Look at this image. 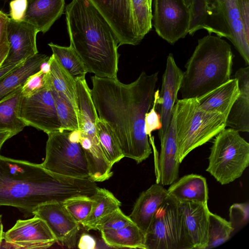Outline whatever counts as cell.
<instances>
[{
    "label": "cell",
    "mask_w": 249,
    "mask_h": 249,
    "mask_svg": "<svg viewBox=\"0 0 249 249\" xmlns=\"http://www.w3.org/2000/svg\"><path fill=\"white\" fill-rule=\"evenodd\" d=\"M90 89L99 118L112 128L124 157L138 163L152 153L148 136L144 130L146 113L153 105L158 72L144 71L129 84L117 78L91 77Z\"/></svg>",
    "instance_id": "cell-1"
},
{
    "label": "cell",
    "mask_w": 249,
    "mask_h": 249,
    "mask_svg": "<svg viewBox=\"0 0 249 249\" xmlns=\"http://www.w3.org/2000/svg\"><path fill=\"white\" fill-rule=\"evenodd\" d=\"M98 186L90 178L80 179L53 173L41 164L0 154V206L17 208L32 214L39 206L63 202L76 196H91Z\"/></svg>",
    "instance_id": "cell-2"
},
{
    "label": "cell",
    "mask_w": 249,
    "mask_h": 249,
    "mask_svg": "<svg viewBox=\"0 0 249 249\" xmlns=\"http://www.w3.org/2000/svg\"><path fill=\"white\" fill-rule=\"evenodd\" d=\"M65 12L70 46L88 72L117 78L119 42L108 22L88 0H72Z\"/></svg>",
    "instance_id": "cell-3"
},
{
    "label": "cell",
    "mask_w": 249,
    "mask_h": 249,
    "mask_svg": "<svg viewBox=\"0 0 249 249\" xmlns=\"http://www.w3.org/2000/svg\"><path fill=\"white\" fill-rule=\"evenodd\" d=\"M233 58L231 45L222 37L209 34L199 39L183 72L182 99L197 98L229 81Z\"/></svg>",
    "instance_id": "cell-4"
},
{
    "label": "cell",
    "mask_w": 249,
    "mask_h": 249,
    "mask_svg": "<svg viewBox=\"0 0 249 249\" xmlns=\"http://www.w3.org/2000/svg\"><path fill=\"white\" fill-rule=\"evenodd\" d=\"M175 111L176 159L180 164L192 150L209 142L226 127L225 116L203 110L196 98L178 100Z\"/></svg>",
    "instance_id": "cell-5"
},
{
    "label": "cell",
    "mask_w": 249,
    "mask_h": 249,
    "mask_svg": "<svg viewBox=\"0 0 249 249\" xmlns=\"http://www.w3.org/2000/svg\"><path fill=\"white\" fill-rule=\"evenodd\" d=\"M206 171L221 184L231 183L242 175L249 165V143L237 131L224 128L211 148Z\"/></svg>",
    "instance_id": "cell-6"
},
{
    "label": "cell",
    "mask_w": 249,
    "mask_h": 249,
    "mask_svg": "<svg viewBox=\"0 0 249 249\" xmlns=\"http://www.w3.org/2000/svg\"><path fill=\"white\" fill-rule=\"evenodd\" d=\"M70 131L64 130L48 134L45 158L41 164L55 174L80 179L90 178L84 151L80 143L69 141Z\"/></svg>",
    "instance_id": "cell-7"
},
{
    "label": "cell",
    "mask_w": 249,
    "mask_h": 249,
    "mask_svg": "<svg viewBox=\"0 0 249 249\" xmlns=\"http://www.w3.org/2000/svg\"><path fill=\"white\" fill-rule=\"evenodd\" d=\"M179 205L169 196L157 210L145 233L146 249H183Z\"/></svg>",
    "instance_id": "cell-8"
},
{
    "label": "cell",
    "mask_w": 249,
    "mask_h": 249,
    "mask_svg": "<svg viewBox=\"0 0 249 249\" xmlns=\"http://www.w3.org/2000/svg\"><path fill=\"white\" fill-rule=\"evenodd\" d=\"M153 26L157 34L171 44L188 34L190 9L183 0H154Z\"/></svg>",
    "instance_id": "cell-9"
},
{
    "label": "cell",
    "mask_w": 249,
    "mask_h": 249,
    "mask_svg": "<svg viewBox=\"0 0 249 249\" xmlns=\"http://www.w3.org/2000/svg\"><path fill=\"white\" fill-rule=\"evenodd\" d=\"M19 117L27 126L47 134L61 130V124L51 89L46 87L29 97L22 96Z\"/></svg>",
    "instance_id": "cell-10"
},
{
    "label": "cell",
    "mask_w": 249,
    "mask_h": 249,
    "mask_svg": "<svg viewBox=\"0 0 249 249\" xmlns=\"http://www.w3.org/2000/svg\"><path fill=\"white\" fill-rule=\"evenodd\" d=\"M108 22L119 46L136 45L139 38L133 17L131 0H88Z\"/></svg>",
    "instance_id": "cell-11"
},
{
    "label": "cell",
    "mask_w": 249,
    "mask_h": 249,
    "mask_svg": "<svg viewBox=\"0 0 249 249\" xmlns=\"http://www.w3.org/2000/svg\"><path fill=\"white\" fill-rule=\"evenodd\" d=\"M183 249H206L208 241L207 204L179 202Z\"/></svg>",
    "instance_id": "cell-12"
},
{
    "label": "cell",
    "mask_w": 249,
    "mask_h": 249,
    "mask_svg": "<svg viewBox=\"0 0 249 249\" xmlns=\"http://www.w3.org/2000/svg\"><path fill=\"white\" fill-rule=\"evenodd\" d=\"M7 247L14 249H46L56 240L42 219L34 215L26 220H18L14 226L4 233Z\"/></svg>",
    "instance_id": "cell-13"
},
{
    "label": "cell",
    "mask_w": 249,
    "mask_h": 249,
    "mask_svg": "<svg viewBox=\"0 0 249 249\" xmlns=\"http://www.w3.org/2000/svg\"><path fill=\"white\" fill-rule=\"evenodd\" d=\"M189 9V34L205 29L210 35L214 33L230 40L222 0H193Z\"/></svg>",
    "instance_id": "cell-14"
},
{
    "label": "cell",
    "mask_w": 249,
    "mask_h": 249,
    "mask_svg": "<svg viewBox=\"0 0 249 249\" xmlns=\"http://www.w3.org/2000/svg\"><path fill=\"white\" fill-rule=\"evenodd\" d=\"M32 214L45 221L56 242L69 248L75 246L80 224L68 212L62 202L41 205L34 211Z\"/></svg>",
    "instance_id": "cell-15"
},
{
    "label": "cell",
    "mask_w": 249,
    "mask_h": 249,
    "mask_svg": "<svg viewBox=\"0 0 249 249\" xmlns=\"http://www.w3.org/2000/svg\"><path fill=\"white\" fill-rule=\"evenodd\" d=\"M7 33L10 50L1 67L21 63L38 53L36 43L38 31L33 25L9 17Z\"/></svg>",
    "instance_id": "cell-16"
},
{
    "label": "cell",
    "mask_w": 249,
    "mask_h": 249,
    "mask_svg": "<svg viewBox=\"0 0 249 249\" xmlns=\"http://www.w3.org/2000/svg\"><path fill=\"white\" fill-rule=\"evenodd\" d=\"M182 76L183 71L177 65L172 53H170L167 57L158 100L161 122V127L159 130V139L164 136L169 126Z\"/></svg>",
    "instance_id": "cell-17"
},
{
    "label": "cell",
    "mask_w": 249,
    "mask_h": 249,
    "mask_svg": "<svg viewBox=\"0 0 249 249\" xmlns=\"http://www.w3.org/2000/svg\"><path fill=\"white\" fill-rule=\"evenodd\" d=\"M160 140L161 149L156 172V183L162 186L169 185L178 179L180 165L176 159L177 142L175 106L169 126Z\"/></svg>",
    "instance_id": "cell-18"
},
{
    "label": "cell",
    "mask_w": 249,
    "mask_h": 249,
    "mask_svg": "<svg viewBox=\"0 0 249 249\" xmlns=\"http://www.w3.org/2000/svg\"><path fill=\"white\" fill-rule=\"evenodd\" d=\"M168 196L163 186L157 183L152 185L140 194L129 217L145 234L156 211Z\"/></svg>",
    "instance_id": "cell-19"
},
{
    "label": "cell",
    "mask_w": 249,
    "mask_h": 249,
    "mask_svg": "<svg viewBox=\"0 0 249 249\" xmlns=\"http://www.w3.org/2000/svg\"><path fill=\"white\" fill-rule=\"evenodd\" d=\"M238 80L240 94L227 116L226 127L238 132H249V67L238 70L234 75Z\"/></svg>",
    "instance_id": "cell-20"
},
{
    "label": "cell",
    "mask_w": 249,
    "mask_h": 249,
    "mask_svg": "<svg viewBox=\"0 0 249 249\" xmlns=\"http://www.w3.org/2000/svg\"><path fill=\"white\" fill-rule=\"evenodd\" d=\"M239 94L238 80L234 77L196 99L199 107L203 110L220 113L227 118Z\"/></svg>",
    "instance_id": "cell-21"
},
{
    "label": "cell",
    "mask_w": 249,
    "mask_h": 249,
    "mask_svg": "<svg viewBox=\"0 0 249 249\" xmlns=\"http://www.w3.org/2000/svg\"><path fill=\"white\" fill-rule=\"evenodd\" d=\"M65 0H28L23 21L46 33L63 13Z\"/></svg>",
    "instance_id": "cell-22"
},
{
    "label": "cell",
    "mask_w": 249,
    "mask_h": 249,
    "mask_svg": "<svg viewBox=\"0 0 249 249\" xmlns=\"http://www.w3.org/2000/svg\"><path fill=\"white\" fill-rule=\"evenodd\" d=\"M168 195L180 203L191 202L207 204L208 188L203 176L191 174L185 175L170 185Z\"/></svg>",
    "instance_id": "cell-23"
},
{
    "label": "cell",
    "mask_w": 249,
    "mask_h": 249,
    "mask_svg": "<svg viewBox=\"0 0 249 249\" xmlns=\"http://www.w3.org/2000/svg\"><path fill=\"white\" fill-rule=\"evenodd\" d=\"M48 55L37 53L23 61L0 80V101L22 87L27 79L38 72Z\"/></svg>",
    "instance_id": "cell-24"
},
{
    "label": "cell",
    "mask_w": 249,
    "mask_h": 249,
    "mask_svg": "<svg viewBox=\"0 0 249 249\" xmlns=\"http://www.w3.org/2000/svg\"><path fill=\"white\" fill-rule=\"evenodd\" d=\"M226 23L231 35V42L248 66L249 36L245 33L236 0H222Z\"/></svg>",
    "instance_id": "cell-25"
},
{
    "label": "cell",
    "mask_w": 249,
    "mask_h": 249,
    "mask_svg": "<svg viewBox=\"0 0 249 249\" xmlns=\"http://www.w3.org/2000/svg\"><path fill=\"white\" fill-rule=\"evenodd\" d=\"M100 231L104 242L110 247L146 249L145 234L134 223L116 230Z\"/></svg>",
    "instance_id": "cell-26"
},
{
    "label": "cell",
    "mask_w": 249,
    "mask_h": 249,
    "mask_svg": "<svg viewBox=\"0 0 249 249\" xmlns=\"http://www.w3.org/2000/svg\"><path fill=\"white\" fill-rule=\"evenodd\" d=\"M93 204L90 213L81 225L87 230H94L103 218L120 208L121 203L113 194L105 188L98 187L91 196Z\"/></svg>",
    "instance_id": "cell-27"
},
{
    "label": "cell",
    "mask_w": 249,
    "mask_h": 249,
    "mask_svg": "<svg viewBox=\"0 0 249 249\" xmlns=\"http://www.w3.org/2000/svg\"><path fill=\"white\" fill-rule=\"evenodd\" d=\"M21 88L0 101V130H11L18 134L27 126L19 117Z\"/></svg>",
    "instance_id": "cell-28"
},
{
    "label": "cell",
    "mask_w": 249,
    "mask_h": 249,
    "mask_svg": "<svg viewBox=\"0 0 249 249\" xmlns=\"http://www.w3.org/2000/svg\"><path fill=\"white\" fill-rule=\"evenodd\" d=\"M50 59L51 88L63 93L78 109L76 82L53 54Z\"/></svg>",
    "instance_id": "cell-29"
},
{
    "label": "cell",
    "mask_w": 249,
    "mask_h": 249,
    "mask_svg": "<svg viewBox=\"0 0 249 249\" xmlns=\"http://www.w3.org/2000/svg\"><path fill=\"white\" fill-rule=\"evenodd\" d=\"M54 56L76 82L85 78L88 72L82 60L71 46L64 47L52 42L48 44Z\"/></svg>",
    "instance_id": "cell-30"
},
{
    "label": "cell",
    "mask_w": 249,
    "mask_h": 249,
    "mask_svg": "<svg viewBox=\"0 0 249 249\" xmlns=\"http://www.w3.org/2000/svg\"><path fill=\"white\" fill-rule=\"evenodd\" d=\"M96 124L97 135L103 152L107 160L113 165L124 158V156L108 124L99 117Z\"/></svg>",
    "instance_id": "cell-31"
},
{
    "label": "cell",
    "mask_w": 249,
    "mask_h": 249,
    "mask_svg": "<svg viewBox=\"0 0 249 249\" xmlns=\"http://www.w3.org/2000/svg\"><path fill=\"white\" fill-rule=\"evenodd\" d=\"M61 124V130H80L78 109L63 93L51 88Z\"/></svg>",
    "instance_id": "cell-32"
},
{
    "label": "cell",
    "mask_w": 249,
    "mask_h": 249,
    "mask_svg": "<svg viewBox=\"0 0 249 249\" xmlns=\"http://www.w3.org/2000/svg\"><path fill=\"white\" fill-rule=\"evenodd\" d=\"M234 228L230 221L211 212L209 215L208 241L206 249L219 246L227 241Z\"/></svg>",
    "instance_id": "cell-33"
},
{
    "label": "cell",
    "mask_w": 249,
    "mask_h": 249,
    "mask_svg": "<svg viewBox=\"0 0 249 249\" xmlns=\"http://www.w3.org/2000/svg\"><path fill=\"white\" fill-rule=\"evenodd\" d=\"M132 14L137 34L141 41L152 28V8L146 0H131Z\"/></svg>",
    "instance_id": "cell-34"
},
{
    "label": "cell",
    "mask_w": 249,
    "mask_h": 249,
    "mask_svg": "<svg viewBox=\"0 0 249 249\" xmlns=\"http://www.w3.org/2000/svg\"><path fill=\"white\" fill-rule=\"evenodd\" d=\"M93 201L91 196H81L69 198L62 204L73 218L81 224L90 213Z\"/></svg>",
    "instance_id": "cell-35"
},
{
    "label": "cell",
    "mask_w": 249,
    "mask_h": 249,
    "mask_svg": "<svg viewBox=\"0 0 249 249\" xmlns=\"http://www.w3.org/2000/svg\"><path fill=\"white\" fill-rule=\"evenodd\" d=\"M133 223L129 216L118 208L100 220L95 230H116Z\"/></svg>",
    "instance_id": "cell-36"
},
{
    "label": "cell",
    "mask_w": 249,
    "mask_h": 249,
    "mask_svg": "<svg viewBox=\"0 0 249 249\" xmlns=\"http://www.w3.org/2000/svg\"><path fill=\"white\" fill-rule=\"evenodd\" d=\"M48 73L40 69L38 72L31 75L22 87V96L30 97L43 89L48 87L47 81Z\"/></svg>",
    "instance_id": "cell-37"
},
{
    "label": "cell",
    "mask_w": 249,
    "mask_h": 249,
    "mask_svg": "<svg viewBox=\"0 0 249 249\" xmlns=\"http://www.w3.org/2000/svg\"><path fill=\"white\" fill-rule=\"evenodd\" d=\"M159 92V89L155 91L153 105L145 116L144 130L148 137L151 136L153 131L159 130L161 127L160 115L157 111Z\"/></svg>",
    "instance_id": "cell-38"
},
{
    "label": "cell",
    "mask_w": 249,
    "mask_h": 249,
    "mask_svg": "<svg viewBox=\"0 0 249 249\" xmlns=\"http://www.w3.org/2000/svg\"><path fill=\"white\" fill-rule=\"evenodd\" d=\"M230 221L234 228H241L246 225L249 220L248 202L235 203L229 209Z\"/></svg>",
    "instance_id": "cell-39"
},
{
    "label": "cell",
    "mask_w": 249,
    "mask_h": 249,
    "mask_svg": "<svg viewBox=\"0 0 249 249\" xmlns=\"http://www.w3.org/2000/svg\"><path fill=\"white\" fill-rule=\"evenodd\" d=\"M8 19V16L0 9V68L6 59L10 50L7 33Z\"/></svg>",
    "instance_id": "cell-40"
},
{
    "label": "cell",
    "mask_w": 249,
    "mask_h": 249,
    "mask_svg": "<svg viewBox=\"0 0 249 249\" xmlns=\"http://www.w3.org/2000/svg\"><path fill=\"white\" fill-rule=\"evenodd\" d=\"M28 5V0H12L9 3L8 17L16 21H23Z\"/></svg>",
    "instance_id": "cell-41"
},
{
    "label": "cell",
    "mask_w": 249,
    "mask_h": 249,
    "mask_svg": "<svg viewBox=\"0 0 249 249\" xmlns=\"http://www.w3.org/2000/svg\"><path fill=\"white\" fill-rule=\"evenodd\" d=\"M236 1L245 33L249 36V0H236Z\"/></svg>",
    "instance_id": "cell-42"
},
{
    "label": "cell",
    "mask_w": 249,
    "mask_h": 249,
    "mask_svg": "<svg viewBox=\"0 0 249 249\" xmlns=\"http://www.w3.org/2000/svg\"><path fill=\"white\" fill-rule=\"evenodd\" d=\"M96 242L91 235L83 233L80 237L77 247L80 249H94L96 248Z\"/></svg>",
    "instance_id": "cell-43"
},
{
    "label": "cell",
    "mask_w": 249,
    "mask_h": 249,
    "mask_svg": "<svg viewBox=\"0 0 249 249\" xmlns=\"http://www.w3.org/2000/svg\"><path fill=\"white\" fill-rule=\"evenodd\" d=\"M17 134L16 132L11 130H0V151L4 142Z\"/></svg>",
    "instance_id": "cell-44"
},
{
    "label": "cell",
    "mask_w": 249,
    "mask_h": 249,
    "mask_svg": "<svg viewBox=\"0 0 249 249\" xmlns=\"http://www.w3.org/2000/svg\"><path fill=\"white\" fill-rule=\"evenodd\" d=\"M22 62L1 67L0 68V80L4 77L6 74L10 72L16 67L18 66Z\"/></svg>",
    "instance_id": "cell-45"
},
{
    "label": "cell",
    "mask_w": 249,
    "mask_h": 249,
    "mask_svg": "<svg viewBox=\"0 0 249 249\" xmlns=\"http://www.w3.org/2000/svg\"><path fill=\"white\" fill-rule=\"evenodd\" d=\"M82 134L80 130H74L70 131L68 135L69 141L75 143H79Z\"/></svg>",
    "instance_id": "cell-46"
},
{
    "label": "cell",
    "mask_w": 249,
    "mask_h": 249,
    "mask_svg": "<svg viewBox=\"0 0 249 249\" xmlns=\"http://www.w3.org/2000/svg\"><path fill=\"white\" fill-rule=\"evenodd\" d=\"M4 233L3 227L2 223V215L0 214V246L3 240Z\"/></svg>",
    "instance_id": "cell-47"
},
{
    "label": "cell",
    "mask_w": 249,
    "mask_h": 249,
    "mask_svg": "<svg viewBox=\"0 0 249 249\" xmlns=\"http://www.w3.org/2000/svg\"><path fill=\"white\" fill-rule=\"evenodd\" d=\"M193 0H183L185 4L188 7H190L191 4L192 3Z\"/></svg>",
    "instance_id": "cell-48"
},
{
    "label": "cell",
    "mask_w": 249,
    "mask_h": 249,
    "mask_svg": "<svg viewBox=\"0 0 249 249\" xmlns=\"http://www.w3.org/2000/svg\"><path fill=\"white\" fill-rule=\"evenodd\" d=\"M147 0V3H148L149 6H150V7H151L152 8V3L153 0Z\"/></svg>",
    "instance_id": "cell-49"
}]
</instances>
